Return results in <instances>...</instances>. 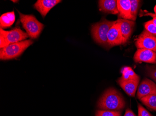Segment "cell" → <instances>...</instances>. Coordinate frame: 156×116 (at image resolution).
I'll return each mask as SVG.
<instances>
[{"mask_svg": "<svg viewBox=\"0 0 156 116\" xmlns=\"http://www.w3.org/2000/svg\"><path fill=\"white\" fill-rule=\"evenodd\" d=\"M125 104L121 94L114 88H111L107 90L99 99L97 107L102 110L122 111Z\"/></svg>", "mask_w": 156, "mask_h": 116, "instance_id": "1", "label": "cell"}, {"mask_svg": "<svg viewBox=\"0 0 156 116\" xmlns=\"http://www.w3.org/2000/svg\"><path fill=\"white\" fill-rule=\"evenodd\" d=\"M116 22L117 20L110 21L104 19L92 25L91 33L94 41L99 45L109 47L108 42V33L110 28Z\"/></svg>", "mask_w": 156, "mask_h": 116, "instance_id": "2", "label": "cell"}, {"mask_svg": "<svg viewBox=\"0 0 156 116\" xmlns=\"http://www.w3.org/2000/svg\"><path fill=\"white\" fill-rule=\"evenodd\" d=\"M23 27L31 39L38 38L44 28V25L32 15H23L18 11Z\"/></svg>", "mask_w": 156, "mask_h": 116, "instance_id": "3", "label": "cell"}, {"mask_svg": "<svg viewBox=\"0 0 156 116\" xmlns=\"http://www.w3.org/2000/svg\"><path fill=\"white\" fill-rule=\"evenodd\" d=\"M33 43L32 40H27L9 44L5 48L1 49L0 59L1 60H7L16 58L21 55Z\"/></svg>", "mask_w": 156, "mask_h": 116, "instance_id": "4", "label": "cell"}, {"mask_svg": "<svg viewBox=\"0 0 156 116\" xmlns=\"http://www.w3.org/2000/svg\"><path fill=\"white\" fill-rule=\"evenodd\" d=\"M29 37L27 33L21 30L19 27H16L10 31L0 29V48H5L9 44L22 41Z\"/></svg>", "mask_w": 156, "mask_h": 116, "instance_id": "5", "label": "cell"}, {"mask_svg": "<svg viewBox=\"0 0 156 116\" xmlns=\"http://www.w3.org/2000/svg\"><path fill=\"white\" fill-rule=\"evenodd\" d=\"M135 45L137 49H147L156 53V36L144 30L136 39Z\"/></svg>", "mask_w": 156, "mask_h": 116, "instance_id": "6", "label": "cell"}, {"mask_svg": "<svg viewBox=\"0 0 156 116\" xmlns=\"http://www.w3.org/2000/svg\"><path fill=\"white\" fill-rule=\"evenodd\" d=\"M134 60L135 62H146L156 63V53L147 49H137L134 55Z\"/></svg>", "mask_w": 156, "mask_h": 116, "instance_id": "7", "label": "cell"}, {"mask_svg": "<svg viewBox=\"0 0 156 116\" xmlns=\"http://www.w3.org/2000/svg\"><path fill=\"white\" fill-rule=\"evenodd\" d=\"M107 38L109 47L122 44V38L120 30V24L117 22L110 28L108 33Z\"/></svg>", "mask_w": 156, "mask_h": 116, "instance_id": "8", "label": "cell"}, {"mask_svg": "<svg viewBox=\"0 0 156 116\" xmlns=\"http://www.w3.org/2000/svg\"><path fill=\"white\" fill-rule=\"evenodd\" d=\"M154 94H156V84L150 79L144 78L138 86L137 97L140 99L144 97Z\"/></svg>", "mask_w": 156, "mask_h": 116, "instance_id": "9", "label": "cell"}, {"mask_svg": "<svg viewBox=\"0 0 156 116\" xmlns=\"http://www.w3.org/2000/svg\"><path fill=\"white\" fill-rule=\"evenodd\" d=\"M120 26V30L122 36V44H125L129 40L133 32L135 22L131 20L120 19L117 20Z\"/></svg>", "mask_w": 156, "mask_h": 116, "instance_id": "10", "label": "cell"}, {"mask_svg": "<svg viewBox=\"0 0 156 116\" xmlns=\"http://www.w3.org/2000/svg\"><path fill=\"white\" fill-rule=\"evenodd\" d=\"M62 2L61 0H38L34 5V8L44 18L50 10Z\"/></svg>", "mask_w": 156, "mask_h": 116, "instance_id": "11", "label": "cell"}, {"mask_svg": "<svg viewBox=\"0 0 156 116\" xmlns=\"http://www.w3.org/2000/svg\"><path fill=\"white\" fill-rule=\"evenodd\" d=\"M117 3L119 18L131 20L130 0H117Z\"/></svg>", "mask_w": 156, "mask_h": 116, "instance_id": "12", "label": "cell"}, {"mask_svg": "<svg viewBox=\"0 0 156 116\" xmlns=\"http://www.w3.org/2000/svg\"><path fill=\"white\" fill-rule=\"evenodd\" d=\"M100 10L108 14H119L116 0H101L99 1Z\"/></svg>", "mask_w": 156, "mask_h": 116, "instance_id": "13", "label": "cell"}, {"mask_svg": "<svg viewBox=\"0 0 156 116\" xmlns=\"http://www.w3.org/2000/svg\"><path fill=\"white\" fill-rule=\"evenodd\" d=\"M118 84L129 96L135 97L139 80L122 81L118 79Z\"/></svg>", "mask_w": 156, "mask_h": 116, "instance_id": "14", "label": "cell"}, {"mask_svg": "<svg viewBox=\"0 0 156 116\" xmlns=\"http://www.w3.org/2000/svg\"><path fill=\"white\" fill-rule=\"evenodd\" d=\"M16 16L14 11L3 14L0 17L1 28H9L15 21Z\"/></svg>", "mask_w": 156, "mask_h": 116, "instance_id": "15", "label": "cell"}, {"mask_svg": "<svg viewBox=\"0 0 156 116\" xmlns=\"http://www.w3.org/2000/svg\"><path fill=\"white\" fill-rule=\"evenodd\" d=\"M122 76L119 78V80L122 81L129 80H140V77L136 74L130 67H125L121 70Z\"/></svg>", "mask_w": 156, "mask_h": 116, "instance_id": "16", "label": "cell"}, {"mask_svg": "<svg viewBox=\"0 0 156 116\" xmlns=\"http://www.w3.org/2000/svg\"><path fill=\"white\" fill-rule=\"evenodd\" d=\"M140 100L150 109L156 111V94L144 97Z\"/></svg>", "mask_w": 156, "mask_h": 116, "instance_id": "17", "label": "cell"}, {"mask_svg": "<svg viewBox=\"0 0 156 116\" xmlns=\"http://www.w3.org/2000/svg\"><path fill=\"white\" fill-rule=\"evenodd\" d=\"M131 2V21H135L137 16V12L140 6V1L138 0H130Z\"/></svg>", "mask_w": 156, "mask_h": 116, "instance_id": "18", "label": "cell"}, {"mask_svg": "<svg viewBox=\"0 0 156 116\" xmlns=\"http://www.w3.org/2000/svg\"><path fill=\"white\" fill-rule=\"evenodd\" d=\"M95 116H122V111L100 110L96 111Z\"/></svg>", "mask_w": 156, "mask_h": 116, "instance_id": "19", "label": "cell"}, {"mask_svg": "<svg viewBox=\"0 0 156 116\" xmlns=\"http://www.w3.org/2000/svg\"><path fill=\"white\" fill-rule=\"evenodd\" d=\"M146 71L148 76L151 78L156 82V65L146 66Z\"/></svg>", "mask_w": 156, "mask_h": 116, "instance_id": "20", "label": "cell"}, {"mask_svg": "<svg viewBox=\"0 0 156 116\" xmlns=\"http://www.w3.org/2000/svg\"><path fill=\"white\" fill-rule=\"evenodd\" d=\"M144 27L146 31L156 36V26L153 24L151 20L145 23Z\"/></svg>", "mask_w": 156, "mask_h": 116, "instance_id": "21", "label": "cell"}, {"mask_svg": "<svg viewBox=\"0 0 156 116\" xmlns=\"http://www.w3.org/2000/svg\"><path fill=\"white\" fill-rule=\"evenodd\" d=\"M138 116H152L147 110L139 104H138Z\"/></svg>", "mask_w": 156, "mask_h": 116, "instance_id": "22", "label": "cell"}, {"mask_svg": "<svg viewBox=\"0 0 156 116\" xmlns=\"http://www.w3.org/2000/svg\"><path fill=\"white\" fill-rule=\"evenodd\" d=\"M144 15H146V16H151L153 18L151 21H152V22L153 24L156 26V15L155 14H153L152 13H149V12H147L146 14H144Z\"/></svg>", "mask_w": 156, "mask_h": 116, "instance_id": "23", "label": "cell"}, {"mask_svg": "<svg viewBox=\"0 0 156 116\" xmlns=\"http://www.w3.org/2000/svg\"><path fill=\"white\" fill-rule=\"evenodd\" d=\"M124 116H136L135 114V113L130 109H127L125 111V114Z\"/></svg>", "mask_w": 156, "mask_h": 116, "instance_id": "24", "label": "cell"}, {"mask_svg": "<svg viewBox=\"0 0 156 116\" xmlns=\"http://www.w3.org/2000/svg\"><path fill=\"white\" fill-rule=\"evenodd\" d=\"M154 12H155V14L156 15V5L155 6V7H154Z\"/></svg>", "mask_w": 156, "mask_h": 116, "instance_id": "25", "label": "cell"}]
</instances>
